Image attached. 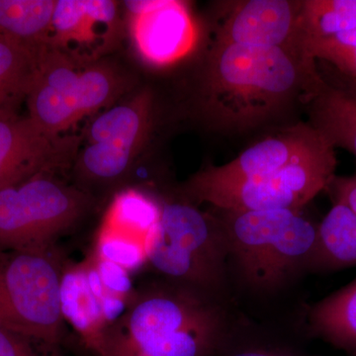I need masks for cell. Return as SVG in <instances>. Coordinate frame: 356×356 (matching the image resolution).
<instances>
[{"label": "cell", "mask_w": 356, "mask_h": 356, "mask_svg": "<svg viewBox=\"0 0 356 356\" xmlns=\"http://www.w3.org/2000/svg\"><path fill=\"white\" fill-rule=\"evenodd\" d=\"M321 83L316 60L299 51L214 42L199 76L198 113L214 131L247 132L305 104Z\"/></svg>", "instance_id": "6da1fadb"}, {"label": "cell", "mask_w": 356, "mask_h": 356, "mask_svg": "<svg viewBox=\"0 0 356 356\" xmlns=\"http://www.w3.org/2000/svg\"><path fill=\"white\" fill-rule=\"evenodd\" d=\"M227 336L216 297L163 278L134 290L99 356H214Z\"/></svg>", "instance_id": "7a4b0ae2"}, {"label": "cell", "mask_w": 356, "mask_h": 356, "mask_svg": "<svg viewBox=\"0 0 356 356\" xmlns=\"http://www.w3.org/2000/svg\"><path fill=\"white\" fill-rule=\"evenodd\" d=\"M219 210L229 264L248 287L271 291L311 267L318 225L300 210Z\"/></svg>", "instance_id": "3957f363"}, {"label": "cell", "mask_w": 356, "mask_h": 356, "mask_svg": "<svg viewBox=\"0 0 356 356\" xmlns=\"http://www.w3.org/2000/svg\"><path fill=\"white\" fill-rule=\"evenodd\" d=\"M159 201V222L146 238L147 264L165 280L216 297L229 264L221 220L184 195Z\"/></svg>", "instance_id": "277c9868"}, {"label": "cell", "mask_w": 356, "mask_h": 356, "mask_svg": "<svg viewBox=\"0 0 356 356\" xmlns=\"http://www.w3.org/2000/svg\"><path fill=\"white\" fill-rule=\"evenodd\" d=\"M67 262L53 247H0V325L18 336L55 348L63 334L60 288Z\"/></svg>", "instance_id": "5b68a950"}, {"label": "cell", "mask_w": 356, "mask_h": 356, "mask_svg": "<svg viewBox=\"0 0 356 356\" xmlns=\"http://www.w3.org/2000/svg\"><path fill=\"white\" fill-rule=\"evenodd\" d=\"M130 83L104 60L77 65L49 50L28 93V116L44 132L64 135L88 115L113 106Z\"/></svg>", "instance_id": "8992f818"}, {"label": "cell", "mask_w": 356, "mask_h": 356, "mask_svg": "<svg viewBox=\"0 0 356 356\" xmlns=\"http://www.w3.org/2000/svg\"><path fill=\"white\" fill-rule=\"evenodd\" d=\"M96 198L79 187L40 173L0 189V247L40 250L95 209Z\"/></svg>", "instance_id": "52a82bcc"}, {"label": "cell", "mask_w": 356, "mask_h": 356, "mask_svg": "<svg viewBox=\"0 0 356 356\" xmlns=\"http://www.w3.org/2000/svg\"><path fill=\"white\" fill-rule=\"evenodd\" d=\"M154 123V98L149 88L96 116L74 161L76 186L95 196V191L123 182L151 139Z\"/></svg>", "instance_id": "ba28073f"}, {"label": "cell", "mask_w": 356, "mask_h": 356, "mask_svg": "<svg viewBox=\"0 0 356 356\" xmlns=\"http://www.w3.org/2000/svg\"><path fill=\"white\" fill-rule=\"evenodd\" d=\"M337 163L336 149L325 142L271 175L205 192L191 201L220 210H300L327 188L336 177Z\"/></svg>", "instance_id": "9c48e42d"}, {"label": "cell", "mask_w": 356, "mask_h": 356, "mask_svg": "<svg viewBox=\"0 0 356 356\" xmlns=\"http://www.w3.org/2000/svg\"><path fill=\"white\" fill-rule=\"evenodd\" d=\"M325 142L327 140L308 123L290 126L259 140L226 165H209L196 172L185 182L182 195L193 200L205 192L266 177Z\"/></svg>", "instance_id": "30bf717a"}, {"label": "cell", "mask_w": 356, "mask_h": 356, "mask_svg": "<svg viewBox=\"0 0 356 356\" xmlns=\"http://www.w3.org/2000/svg\"><path fill=\"white\" fill-rule=\"evenodd\" d=\"M119 4L112 0H56L49 50L77 65L102 60L123 36Z\"/></svg>", "instance_id": "8fae6325"}, {"label": "cell", "mask_w": 356, "mask_h": 356, "mask_svg": "<svg viewBox=\"0 0 356 356\" xmlns=\"http://www.w3.org/2000/svg\"><path fill=\"white\" fill-rule=\"evenodd\" d=\"M81 139L50 135L28 115L0 114V189L74 163Z\"/></svg>", "instance_id": "7c38bea8"}, {"label": "cell", "mask_w": 356, "mask_h": 356, "mask_svg": "<svg viewBox=\"0 0 356 356\" xmlns=\"http://www.w3.org/2000/svg\"><path fill=\"white\" fill-rule=\"evenodd\" d=\"M134 48L154 67L175 64L197 42V28L188 6L177 0L125 1Z\"/></svg>", "instance_id": "4fadbf2b"}, {"label": "cell", "mask_w": 356, "mask_h": 356, "mask_svg": "<svg viewBox=\"0 0 356 356\" xmlns=\"http://www.w3.org/2000/svg\"><path fill=\"white\" fill-rule=\"evenodd\" d=\"M229 4L218 20L214 42L304 54L299 33L302 0H247Z\"/></svg>", "instance_id": "5bb4252c"}, {"label": "cell", "mask_w": 356, "mask_h": 356, "mask_svg": "<svg viewBox=\"0 0 356 356\" xmlns=\"http://www.w3.org/2000/svg\"><path fill=\"white\" fill-rule=\"evenodd\" d=\"M107 294L95 259L81 266L65 264L60 288L63 316L96 356L100 355L109 325L103 309Z\"/></svg>", "instance_id": "9a60e30c"}, {"label": "cell", "mask_w": 356, "mask_h": 356, "mask_svg": "<svg viewBox=\"0 0 356 356\" xmlns=\"http://www.w3.org/2000/svg\"><path fill=\"white\" fill-rule=\"evenodd\" d=\"M304 106L314 130L334 149L356 156V98L322 81Z\"/></svg>", "instance_id": "2e32d148"}, {"label": "cell", "mask_w": 356, "mask_h": 356, "mask_svg": "<svg viewBox=\"0 0 356 356\" xmlns=\"http://www.w3.org/2000/svg\"><path fill=\"white\" fill-rule=\"evenodd\" d=\"M56 0H0V37L43 56Z\"/></svg>", "instance_id": "e0dca14e"}, {"label": "cell", "mask_w": 356, "mask_h": 356, "mask_svg": "<svg viewBox=\"0 0 356 356\" xmlns=\"http://www.w3.org/2000/svg\"><path fill=\"white\" fill-rule=\"evenodd\" d=\"M356 266V215L334 204L318 225V238L310 268L337 270Z\"/></svg>", "instance_id": "ac0fdd59"}, {"label": "cell", "mask_w": 356, "mask_h": 356, "mask_svg": "<svg viewBox=\"0 0 356 356\" xmlns=\"http://www.w3.org/2000/svg\"><path fill=\"white\" fill-rule=\"evenodd\" d=\"M309 320L318 336L339 348L356 351V280L318 302Z\"/></svg>", "instance_id": "d6986e66"}, {"label": "cell", "mask_w": 356, "mask_h": 356, "mask_svg": "<svg viewBox=\"0 0 356 356\" xmlns=\"http://www.w3.org/2000/svg\"><path fill=\"white\" fill-rule=\"evenodd\" d=\"M42 57L0 37V114L17 112L26 102Z\"/></svg>", "instance_id": "ffe728a7"}, {"label": "cell", "mask_w": 356, "mask_h": 356, "mask_svg": "<svg viewBox=\"0 0 356 356\" xmlns=\"http://www.w3.org/2000/svg\"><path fill=\"white\" fill-rule=\"evenodd\" d=\"M355 29L356 0H302L299 16L302 51L308 42Z\"/></svg>", "instance_id": "44dd1931"}, {"label": "cell", "mask_w": 356, "mask_h": 356, "mask_svg": "<svg viewBox=\"0 0 356 356\" xmlns=\"http://www.w3.org/2000/svg\"><path fill=\"white\" fill-rule=\"evenodd\" d=\"M159 214V200L138 189H123L110 205L105 227L147 236L158 224Z\"/></svg>", "instance_id": "7402d4cb"}, {"label": "cell", "mask_w": 356, "mask_h": 356, "mask_svg": "<svg viewBox=\"0 0 356 356\" xmlns=\"http://www.w3.org/2000/svg\"><path fill=\"white\" fill-rule=\"evenodd\" d=\"M304 53L314 60H323L344 76L356 79V29L304 44Z\"/></svg>", "instance_id": "603a6c76"}, {"label": "cell", "mask_w": 356, "mask_h": 356, "mask_svg": "<svg viewBox=\"0 0 356 356\" xmlns=\"http://www.w3.org/2000/svg\"><path fill=\"white\" fill-rule=\"evenodd\" d=\"M97 257L134 270L147 262L146 245L105 227L98 240Z\"/></svg>", "instance_id": "cb8c5ba5"}, {"label": "cell", "mask_w": 356, "mask_h": 356, "mask_svg": "<svg viewBox=\"0 0 356 356\" xmlns=\"http://www.w3.org/2000/svg\"><path fill=\"white\" fill-rule=\"evenodd\" d=\"M214 356H311L290 346L273 343H229L228 336Z\"/></svg>", "instance_id": "d4e9b609"}, {"label": "cell", "mask_w": 356, "mask_h": 356, "mask_svg": "<svg viewBox=\"0 0 356 356\" xmlns=\"http://www.w3.org/2000/svg\"><path fill=\"white\" fill-rule=\"evenodd\" d=\"M32 341L0 325V356H43L32 348Z\"/></svg>", "instance_id": "484cf974"}, {"label": "cell", "mask_w": 356, "mask_h": 356, "mask_svg": "<svg viewBox=\"0 0 356 356\" xmlns=\"http://www.w3.org/2000/svg\"><path fill=\"white\" fill-rule=\"evenodd\" d=\"M327 189L334 195V204H341L356 215V175L334 177Z\"/></svg>", "instance_id": "4316f807"}, {"label": "cell", "mask_w": 356, "mask_h": 356, "mask_svg": "<svg viewBox=\"0 0 356 356\" xmlns=\"http://www.w3.org/2000/svg\"><path fill=\"white\" fill-rule=\"evenodd\" d=\"M316 65L323 81L356 98V79L344 76L323 60H316Z\"/></svg>", "instance_id": "83f0119b"}, {"label": "cell", "mask_w": 356, "mask_h": 356, "mask_svg": "<svg viewBox=\"0 0 356 356\" xmlns=\"http://www.w3.org/2000/svg\"><path fill=\"white\" fill-rule=\"evenodd\" d=\"M43 356H60V355H57V353H51V355H47V353H44V355Z\"/></svg>", "instance_id": "f1b7e54d"}]
</instances>
